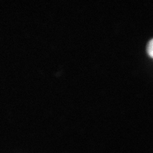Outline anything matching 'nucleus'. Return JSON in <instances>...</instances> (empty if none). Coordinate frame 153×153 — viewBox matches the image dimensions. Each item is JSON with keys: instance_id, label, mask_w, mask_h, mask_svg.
<instances>
[{"instance_id": "f257e3e1", "label": "nucleus", "mask_w": 153, "mask_h": 153, "mask_svg": "<svg viewBox=\"0 0 153 153\" xmlns=\"http://www.w3.org/2000/svg\"><path fill=\"white\" fill-rule=\"evenodd\" d=\"M147 52L153 58V38L151 39L147 45Z\"/></svg>"}]
</instances>
